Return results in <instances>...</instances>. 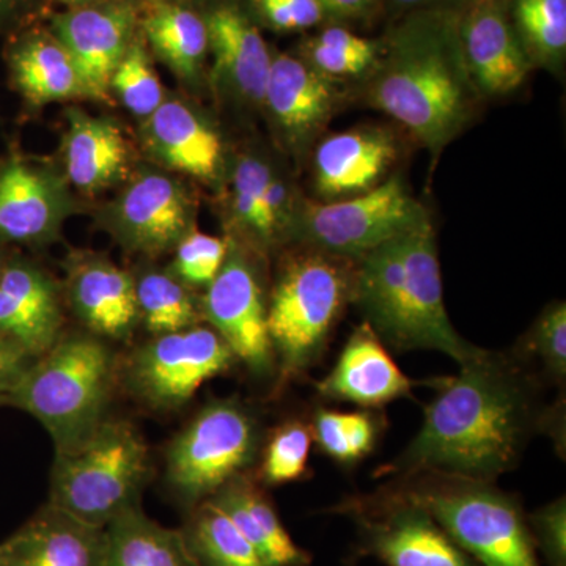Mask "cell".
I'll list each match as a JSON object with an SVG mask.
<instances>
[{"label":"cell","instance_id":"obj_1","mask_svg":"<svg viewBox=\"0 0 566 566\" xmlns=\"http://www.w3.org/2000/svg\"><path fill=\"white\" fill-rule=\"evenodd\" d=\"M433 386L419 433L379 475L436 472L495 482L520 464L535 434L545 433L549 406L542 405L539 378L515 354L480 349Z\"/></svg>","mask_w":566,"mask_h":566},{"label":"cell","instance_id":"obj_2","mask_svg":"<svg viewBox=\"0 0 566 566\" xmlns=\"http://www.w3.org/2000/svg\"><path fill=\"white\" fill-rule=\"evenodd\" d=\"M457 9L389 22L378 62L364 77L368 106L400 123L433 159L464 132L483 99L465 66Z\"/></svg>","mask_w":566,"mask_h":566},{"label":"cell","instance_id":"obj_3","mask_svg":"<svg viewBox=\"0 0 566 566\" xmlns=\"http://www.w3.org/2000/svg\"><path fill=\"white\" fill-rule=\"evenodd\" d=\"M353 304L387 348L463 364L480 353L450 322L430 216L354 262Z\"/></svg>","mask_w":566,"mask_h":566},{"label":"cell","instance_id":"obj_4","mask_svg":"<svg viewBox=\"0 0 566 566\" xmlns=\"http://www.w3.org/2000/svg\"><path fill=\"white\" fill-rule=\"evenodd\" d=\"M115 376L117 359L102 338L66 335L32 360L3 403L35 417L50 433L55 455H70L109 419Z\"/></svg>","mask_w":566,"mask_h":566},{"label":"cell","instance_id":"obj_5","mask_svg":"<svg viewBox=\"0 0 566 566\" xmlns=\"http://www.w3.org/2000/svg\"><path fill=\"white\" fill-rule=\"evenodd\" d=\"M353 290L352 260L308 248L286 260L268 301L277 389L322 363Z\"/></svg>","mask_w":566,"mask_h":566},{"label":"cell","instance_id":"obj_6","mask_svg":"<svg viewBox=\"0 0 566 566\" xmlns=\"http://www.w3.org/2000/svg\"><path fill=\"white\" fill-rule=\"evenodd\" d=\"M390 485L423 506L479 564L543 566L521 499L495 482L423 472Z\"/></svg>","mask_w":566,"mask_h":566},{"label":"cell","instance_id":"obj_7","mask_svg":"<svg viewBox=\"0 0 566 566\" xmlns=\"http://www.w3.org/2000/svg\"><path fill=\"white\" fill-rule=\"evenodd\" d=\"M150 465L139 430L128 420L109 417L80 450L55 455L50 504L104 528L126 510L140 505Z\"/></svg>","mask_w":566,"mask_h":566},{"label":"cell","instance_id":"obj_8","mask_svg":"<svg viewBox=\"0 0 566 566\" xmlns=\"http://www.w3.org/2000/svg\"><path fill=\"white\" fill-rule=\"evenodd\" d=\"M262 424L237 397L205 405L175 436L166 452V483L186 509L207 501L262 452Z\"/></svg>","mask_w":566,"mask_h":566},{"label":"cell","instance_id":"obj_9","mask_svg":"<svg viewBox=\"0 0 566 566\" xmlns=\"http://www.w3.org/2000/svg\"><path fill=\"white\" fill-rule=\"evenodd\" d=\"M401 178L334 202H304L294 214L292 232L303 248L356 262L427 218Z\"/></svg>","mask_w":566,"mask_h":566},{"label":"cell","instance_id":"obj_10","mask_svg":"<svg viewBox=\"0 0 566 566\" xmlns=\"http://www.w3.org/2000/svg\"><path fill=\"white\" fill-rule=\"evenodd\" d=\"M331 512L356 526V554L387 566H483L457 545L433 516L392 485L346 497Z\"/></svg>","mask_w":566,"mask_h":566},{"label":"cell","instance_id":"obj_11","mask_svg":"<svg viewBox=\"0 0 566 566\" xmlns=\"http://www.w3.org/2000/svg\"><path fill=\"white\" fill-rule=\"evenodd\" d=\"M237 357L210 326L153 335L150 342L129 354L122 367L128 392L155 411H175L197 390L227 374Z\"/></svg>","mask_w":566,"mask_h":566},{"label":"cell","instance_id":"obj_12","mask_svg":"<svg viewBox=\"0 0 566 566\" xmlns=\"http://www.w3.org/2000/svg\"><path fill=\"white\" fill-rule=\"evenodd\" d=\"M202 315L249 374L256 379L277 378L262 281L240 245L229 243L221 271L207 286Z\"/></svg>","mask_w":566,"mask_h":566},{"label":"cell","instance_id":"obj_13","mask_svg":"<svg viewBox=\"0 0 566 566\" xmlns=\"http://www.w3.org/2000/svg\"><path fill=\"white\" fill-rule=\"evenodd\" d=\"M457 25L465 66L482 98L509 95L526 82L534 66L513 28L510 0H463Z\"/></svg>","mask_w":566,"mask_h":566},{"label":"cell","instance_id":"obj_14","mask_svg":"<svg viewBox=\"0 0 566 566\" xmlns=\"http://www.w3.org/2000/svg\"><path fill=\"white\" fill-rule=\"evenodd\" d=\"M133 10L120 3H93L59 14L54 36L76 66L85 96L107 99L111 81L132 44Z\"/></svg>","mask_w":566,"mask_h":566},{"label":"cell","instance_id":"obj_15","mask_svg":"<svg viewBox=\"0 0 566 566\" xmlns=\"http://www.w3.org/2000/svg\"><path fill=\"white\" fill-rule=\"evenodd\" d=\"M252 11L251 0H216L203 20L214 81L245 103L263 104L273 55Z\"/></svg>","mask_w":566,"mask_h":566},{"label":"cell","instance_id":"obj_16","mask_svg":"<svg viewBox=\"0 0 566 566\" xmlns=\"http://www.w3.org/2000/svg\"><path fill=\"white\" fill-rule=\"evenodd\" d=\"M415 385L370 324L364 322L349 335L333 370L316 382V392L324 400L381 409L411 397Z\"/></svg>","mask_w":566,"mask_h":566},{"label":"cell","instance_id":"obj_17","mask_svg":"<svg viewBox=\"0 0 566 566\" xmlns=\"http://www.w3.org/2000/svg\"><path fill=\"white\" fill-rule=\"evenodd\" d=\"M337 81L292 54L273 55L263 104L294 147L323 132L338 103Z\"/></svg>","mask_w":566,"mask_h":566},{"label":"cell","instance_id":"obj_18","mask_svg":"<svg viewBox=\"0 0 566 566\" xmlns=\"http://www.w3.org/2000/svg\"><path fill=\"white\" fill-rule=\"evenodd\" d=\"M191 203L172 178L150 174L126 189L117 211L118 238L133 251L158 255L191 232Z\"/></svg>","mask_w":566,"mask_h":566},{"label":"cell","instance_id":"obj_19","mask_svg":"<svg viewBox=\"0 0 566 566\" xmlns=\"http://www.w3.org/2000/svg\"><path fill=\"white\" fill-rule=\"evenodd\" d=\"M61 297L50 275L11 263L0 275V335L36 359L62 337Z\"/></svg>","mask_w":566,"mask_h":566},{"label":"cell","instance_id":"obj_20","mask_svg":"<svg viewBox=\"0 0 566 566\" xmlns=\"http://www.w3.org/2000/svg\"><path fill=\"white\" fill-rule=\"evenodd\" d=\"M3 545V566H103L104 528L50 504Z\"/></svg>","mask_w":566,"mask_h":566},{"label":"cell","instance_id":"obj_21","mask_svg":"<svg viewBox=\"0 0 566 566\" xmlns=\"http://www.w3.org/2000/svg\"><path fill=\"white\" fill-rule=\"evenodd\" d=\"M71 305L96 337L126 340L139 322L136 282L103 256H76L69 273Z\"/></svg>","mask_w":566,"mask_h":566},{"label":"cell","instance_id":"obj_22","mask_svg":"<svg viewBox=\"0 0 566 566\" xmlns=\"http://www.w3.org/2000/svg\"><path fill=\"white\" fill-rule=\"evenodd\" d=\"M392 134L364 126L333 134L315 151V185L324 197H353L381 185L397 159Z\"/></svg>","mask_w":566,"mask_h":566},{"label":"cell","instance_id":"obj_23","mask_svg":"<svg viewBox=\"0 0 566 566\" xmlns=\"http://www.w3.org/2000/svg\"><path fill=\"white\" fill-rule=\"evenodd\" d=\"M66 212L59 181L22 163L0 174V240L40 243L54 237Z\"/></svg>","mask_w":566,"mask_h":566},{"label":"cell","instance_id":"obj_24","mask_svg":"<svg viewBox=\"0 0 566 566\" xmlns=\"http://www.w3.org/2000/svg\"><path fill=\"white\" fill-rule=\"evenodd\" d=\"M255 547L266 566H311L312 554L294 543L277 510L249 474L238 475L212 497Z\"/></svg>","mask_w":566,"mask_h":566},{"label":"cell","instance_id":"obj_25","mask_svg":"<svg viewBox=\"0 0 566 566\" xmlns=\"http://www.w3.org/2000/svg\"><path fill=\"white\" fill-rule=\"evenodd\" d=\"M145 140L167 166L192 177L211 180L221 167V137L182 103L164 102L153 112Z\"/></svg>","mask_w":566,"mask_h":566},{"label":"cell","instance_id":"obj_26","mask_svg":"<svg viewBox=\"0 0 566 566\" xmlns=\"http://www.w3.org/2000/svg\"><path fill=\"white\" fill-rule=\"evenodd\" d=\"M103 566H199L181 528L164 527L142 505L104 527Z\"/></svg>","mask_w":566,"mask_h":566},{"label":"cell","instance_id":"obj_27","mask_svg":"<svg viewBox=\"0 0 566 566\" xmlns=\"http://www.w3.org/2000/svg\"><path fill=\"white\" fill-rule=\"evenodd\" d=\"M128 148L115 123L71 111L65 161L70 181L84 192L106 188L125 174Z\"/></svg>","mask_w":566,"mask_h":566},{"label":"cell","instance_id":"obj_28","mask_svg":"<svg viewBox=\"0 0 566 566\" xmlns=\"http://www.w3.org/2000/svg\"><path fill=\"white\" fill-rule=\"evenodd\" d=\"M144 31L156 54L178 76L197 77L210 51L203 14L180 3H158L145 18Z\"/></svg>","mask_w":566,"mask_h":566},{"label":"cell","instance_id":"obj_29","mask_svg":"<svg viewBox=\"0 0 566 566\" xmlns=\"http://www.w3.org/2000/svg\"><path fill=\"white\" fill-rule=\"evenodd\" d=\"M14 76L31 102L50 103L85 96L76 66L55 36H36L14 54Z\"/></svg>","mask_w":566,"mask_h":566},{"label":"cell","instance_id":"obj_30","mask_svg":"<svg viewBox=\"0 0 566 566\" xmlns=\"http://www.w3.org/2000/svg\"><path fill=\"white\" fill-rule=\"evenodd\" d=\"M181 532L199 566H266L255 547L211 499L189 510Z\"/></svg>","mask_w":566,"mask_h":566},{"label":"cell","instance_id":"obj_31","mask_svg":"<svg viewBox=\"0 0 566 566\" xmlns=\"http://www.w3.org/2000/svg\"><path fill=\"white\" fill-rule=\"evenodd\" d=\"M381 54V39H367L348 25L327 22L305 39L300 55L324 76L340 82L367 76Z\"/></svg>","mask_w":566,"mask_h":566},{"label":"cell","instance_id":"obj_32","mask_svg":"<svg viewBox=\"0 0 566 566\" xmlns=\"http://www.w3.org/2000/svg\"><path fill=\"white\" fill-rule=\"evenodd\" d=\"M385 427V416L379 409L344 412L327 406H318L311 422L316 447L342 465H354L371 455Z\"/></svg>","mask_w":566,"mask_h":566},{"label":"cell","instance_id":"obj_33","mask_svg":"<svg viewBox=\"0 0 566 566\" xmlns=\"http://www.w3.org/2000/svg\"><path fill=\"white\" fill-rule=\"evenodd\" d=\"M510 17L532 66L560 73L566 61V0H510Z\"/></svg>","mask_w":566,"mask_h":566},{"label":"cell","instance_id":"obj_34","mask_svg":"<svg viewBox=\"0 0 566 566\" xmlns=\"http://www.w3.org/2000/svg\"><path fill=\"white\" fill-rule=\"evenodd\" d=\"M134 282L139 319L148 333L172 334L199 324L202 311L193 303L185 283L174 274L147 271Z\"/></svg>","mask_w":566,"mask_h":566},{"label":"cell","instance_id":"obj_35","mask_svg":"<svg viewBox=\"0 0 566 566\" xmlns=\"http://www.w3.org/2000/svg\"><path fill=\"white\" fill-rule=\"evenodd\" d=\"M312 444L311 423L303 419H289L275 427L260 452V482L281 486L303 480L308 474Z\"/></svg>","mask_w":566,"mask_h":566},{"label":"cell","instance_id":"obj_36","mask_svg":"<svg viewBox=\"0 0 566 566\" xmlns=\"http://www.w3.org/2000/svg\"><path fill=\"white\" fill-rule=\"evenodd\" d=\"M524 364L535 360L543 379L551 385L565 386L566 381V304L564 301L546 305L521 342L520 352L513 353Z\"/></svg>","mask_w":566,"mask_h":566},{"label":"cell","instance_id":"obj_37","mask_svg":"<svg viewBox=\"0 0 566 566\" xmlns=\"http://www.w3.org/2000/svg\"><path fill=\"white\" fill-rule=\"evenodd\" d=\"M111 88L139 117H150L164 103L163 85L140 43L129 44L112 76Z\"/></svg>","mask_w":566,"mask_h":566},{"label":"cell","instance_id":"obj_38","mask_svg":"<svg viewBox=\"0 0 566 566\" xmlns=\"http://www.w3.org/2000/svg\"><path fill=\"white\" fill-rule=\"evenodd\" d=\"M273 175L268 164L253 156L241 158L233 174L234 218L262 245L273 244L263 216L264 189Z\"/></svg>","mask_w":566,"mask_h":566},{"label":"cell","instance_id":"obj_39","mask_svg":"<svg viewBox=\"0 0 566 566\" xmlns=\"http://www.w3.org/2000/svg\"><path fill=\"white\" fill-rule=\"evenodd\" d=\"M229 243L191 230L175 245L172 274L189 286H208L221 271Z\"/></svg>","mask_w":566,"mask_h":566},{"label":"cell","instance_id":"obj_40","mask_svg":"<svg viewBox=\"0 0 566 566\" xmlns=\"http://www.w3.org/2000/svg\"><path fill=\"white\" fill-rule=\"evenodd\" d=\"M536 554L546 566H566V501L554 499L527 515Z\"/></svg>","mask_w":566,"mask_h":566},{"label":"cell","instance_id":"obj_41","mask_svg":"<svg viewBox=\"0 0 566 566\" xmlns=\"http://www.w3.org/2000/svg\"><path fill=\"white\" fill-rule=\"evenodd\" d=\"M256 17L279 32H304L329 22L323 0H251Z\"/></svg>","mask_w":566,"mask_h":566},{"label":"cell","instance_id":"obj_42","mask_svg":"<svg viewBox=\"0 0 566 566\" xmlns=\"http://www.w3.org/2000/svg\"><path fill=\"white\" fill-rule=\"evenodd\" d=\"M329 22L338 24H370L385 17L386 0H323Z\"/></svg>","mask_w":566,"mask_h":566},{"label":"cell","instance_id":"obj_43","mask_svg":"<svg viewBox=\"0 0 566 566\" xmlns=\"http://www.w3.org/2000/svg\"><path fill=\"white\" fill-rule=\"evenodd\" d=\"M32 360L24 349L0 335V403L18 385Z\"/></svg>","mask_w":566,"mask_h":566},{"label":"cell","instance_id":"obj_44","mask_svg":"<svg viewBox=\"0 0 566 566\" xmlns=\"http://www.w3.org/2000/svg\"><path fill=\"white\" fill-rule=\"evenodd\" d=\"M463 0H386L385 18L392 22L415 11L457 9Z\"/></svg>","mask_w":566,"mask_h":566},{"label":"cell","instance_id":"obj_45","mask_svg":"<svg viewBox=\"0 0 566 566\" xmlns=\"http://www.w3.org/2000/svg\"><path fill=\"white\" fill-rule=\"evenodd\" d=\"M59 2L66 3L71 9H80V7L93 6V3H98L99 0H59Z\"/></svg>","mask_w":566,"mask_h":566},{"label":"cell","instance_id":"obj_46","mask_svg":"<svg viewBox=\"0 0 566 566\" xmlns=\"http://www.w3.org/2000/svg\"><path fill=\"white\" fill-rule=\"evenodd\" d=\"M14 0H0V10L7 9Z\"/></svg>","mask_w":566,"mask_h":566},{"label":"cell","instance_id":"obj_47","mask_svg":"<svg viewBox=\"0 0 566 566\" xmlns=\"http://www.w3.org/2000/svg\"><path fill=\"white\" fill-rule=\"evenodd\" d=\"M158 3H180V0H155Z\"/></svg>","mask_w":566,"mask_h":566},{"label":"cell","instance_id":"obj_48","mask_svg":"<svg viewBox=\"0 0 566 566\" xmlns=\"http://www.w3.org/2000/svg\"><path fill=\"white\" fill-rule=\"evenodd\" d=\"M0 566H3V545L0 543Z\"/></svg>","mask_w":566,"mask_h":566},{"label":"cell","instance_id":"obj_49","mask_svg":"<svg viewBox=\"0 0 566 566\" xmlns=\"http://www.w3.org/2000/svg\"><path fill=\"white\" fill-rule=\"evenodd\" d=\"M2 271H3V266H2V262H0V275H2Z\"/></svg>","mask_w":566,"mask_h":566}]
</instances>
